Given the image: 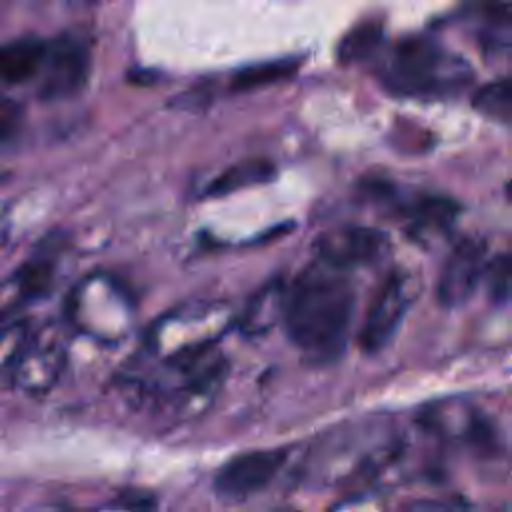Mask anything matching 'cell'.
Here are the masks:
<instances>
[{"mask_svg": "<svg viewBox=\"0 0 512 512\" xmlns=\"http://www.w3.org/2000/svg\"><path fill=\"white\" fill-rule=\"evenodd\" d=\"M354 308L356 294L346 272L316 262L284 288L282 324L308 362L328 364L348 344Z\"/></svg>", "mask_w": 512, "mask_h": 512, "instance_id": "6da1fadb", "label": "cell"}, {"mask_svg": "<svg viewBox=\"0 0 512 512\" xmlns=\"http://www.w3.org/2000/svg\"><path fill=\"white\" fill-rule=\"evenodd\" d=\"M402 450L404 436L392 418L362 416L322 432L310 444L300 476L316 488L372 478L392 466Z\"/></svg>", "mask_w": 512, "mask_h": 512, "instance_id": "7a4b0ae2", "label": "cell"}, {"mask_svg": "<svg viewBox=\"0 0 512 512\" xmlns=\"http://www.w3.org/2000/svg\"><path fill=\"white\" fill-rule=\"evenodd\" d=\"M160 370L162 374L150 380L126 376L124 386L134 390V398L148 400L174 420H192L216 402L228 374V360L214 348L190 360L166 364Z\"/></svg>", "mask_w": 512, "mask_h": 512, "instance_id": "3957f363", "label": "cell"}, {"mask_svg": "<svg viewBox=\"0 0 512 512\" xmlns=\"http://www.w3.org/2000/svg\"><path fill=\"white\" fill-rule=\"evenodd\" d=\"M384 84L410 98H446L460 92L470 80V66L426 38H408L394 46L384 68Z\"/></svg>", "mask_w": 512, "mask_h": 512, "instance_id": "277c9868", "label": "cell"}, {"mask_svg": "<svg viewBox=\"0 0 512 512\" xmlns=\"http://www.w3.org/2000/svg\"><path fill=\"white\" fill-rule=\"evenodd\" d=\"M232 322L230 310L222 304H190L158 318L146 334L144 348L160 366L190 360L218 348Z\"/></svg>", "mask_w": 512, "mask_h": 512, "instance_id": "5b68a950", "label": "cell"}, {"mask_svg": "<svg viewBox=\"0 0 512 512\" xmlns=\"http://www.w3.org/2000/svg\"><path fill=\"white\" fill-rule=\"evenodd\" d=\"M66 312L80 334L102 344L124 340L134 322L128 294L104 276H92L78 284L68 298Z\"/></svg>", "mask_w": 512, "mask_h": 512, "instance_id": "8992f818", "label": "cell"}, {"mask_svg": "<svg viewBox=\"0 0 512 512\" xmlns=\"http://www.w3.org/2000/svg\"><path fill=\"white\" fill-rule=\"evenodd\" d=\"M90 76V44L78 32L50 38L36 80L42 100H68L82 92Z\"/></svg>", "mask_w": 512, "mask_h": 512, "instance_id": "52a82bcc", "label": "cell"}, {"mask_svg": "<svg viewBox=\"0 0 512 512\" xmlns=\"http://www.w3.org/2000/svg\"><path fill=\"white\" fill-rule=\"evenodd\" d=\"M418 424L450 444H464L478 450L496 446L490 420L468 400L446 398L426 404L418 414Z\"/></svg>", "mask_w": 512, "mask_h": 512, "instance_id": "ba28073f", "label": "cell"}, {"mask_svg": "<svg viewBox=\"0 0 512 512\" xmlns=\"http://www.w3.org/2000/svg\"><path fill=\"white\" fill-rule=\"evenodd\" d=\"M288 450L258 448L230 458L214 476V492L226 502H244L262 492L284 468Z\"/></svg>", "mask_w": 512, "mask_h": 512, "instance_id": "9c48e42d", "label": "cell"}, {"mask_svg": "<svg viewBox=\"0 0 512 512\" xmlns=\"http://www.w3.org/2000/svg\"><path fill=\"white\" fill-rule=\"evenodd\" d=\"M412 300L414 292L410 280L402 272H392L382 282L376 296L372 298V304L358 334L360 348L366 354L380 352L392 340Z\"/></svg>", "mask_w": 512, "mask_h": 512, "instance_id": "30bf717a", "label": "cell"}, {"mask_svg": "<svg viewBox=\"0 0 512 512\" xmlns=\"http://www.w3.org/2000/svg\"><path fill=\"white\" fill-rule=\"evenodd\" d=\"M388 252V238L368 226H344L322 234L316 242L318 262L348 272L370 266Z\"/></svg>", "mask_w": 512, "mask_h": 512, "instance_id": "8fae6325", "label": "cell"}, {"mask_svg": "<svg viewBox=\"0 0 512 512\" xmlns=\"http://www.w3.org/2000/svg\"><path fill=\"white\" fill-rule=\"evenodd\" d=\"M486 270V246L478 238L460 240L444 260L438 278V302L458 308L470 300Z\"/></svg>", "mask_w": 512, "mask_h": 512, "instance_id": "7c38bea8", "label": "cell"}, {"mask_svg": "<svg viewBox=\"0 0 512 512\" xmlns=\"http://www.w3.org/2000/svg\"><path fill=\"white\" fill-rule=\"evenodd\" d=\"M66 366V350L56 334L32 336L10 384L26 394H44L56 386Z\"/></svg>", "mask_w": 512, "mask_h": 512, "instance_id": "4fadbf2b", "label": "cell"}, {"mask_svg": "<svg viewBox=\"0 0 512 512\" xmlns=\"http://www.w3.org/2000/svg\"><path fill=\"white\" fill-rule=\"evenodd\" d=\"M54 260L32 256L0 282V320L10 318L20 308L42 298L54 282Z\"/></svg>", "mask_w": 512, "mask_h": 512, "instance_id": "5bb4252c", "label": "cell"}, {"mask_svg": "<svg viewBox=\"0 0 512 512\" xmlns=\"http://www.w3.org/2000/svg\"><path fill=\"white\" fill-rule=\"evenodd\" d=\"M46 38L20 36L0 44V84L20 86L36 82L46 56Z\"/></svg>", "mask_w": 512, "mask_h": 512, "instance_id": "9a60e30c", "label": "cell"}, {"mask_svg": "<svg viewBox=\"0 0 512 512\" xmlns=\"http://www.w3.org/2000/svg\"><path fill=\"white\" fill-rule=\"evenodd\" d=\"M272 178H274V164L270 160L248 158L230 166L222 174H218L206 188V194L212 198H218L254 184L270 182Z\"/></svg>", "mask_w": 512, "mask_h": 512, "instance_id": "2e32d148", "label": "cell"}, {"mask_svg": "<svg viewBox=\"0 0 512 512\" xmlns=\"http://www.w3.org/2000/svg\"><path fill=\"white\" fill-rule=\"evenodd\" d=\"M284 288L270 286L262 290L244 310L240 318V330L246 336H260L268 332L276 322H282Z\"/></svg>", "mask_w": 512, "mask_h": 512, "instance_id": "e0dca14e", "label": "cell"}, {"mask_svg": "<svg viewBox=\"0 0 512 512\" xmlns=\"http://www.w3.org/2000/svg\"><path fill=\"white\" fill-rule=\"evenodd\" d=\"M34 330L28 320H12L0 328V382H8L22 360Z\"/></svg>", "mask_w": 512, "mask_h": 512, "instance_id": "ac0fdd59", "label": "cell"}, {"mask_svg": "<svg viewBox=\"0 0 512 512\" xmlns=\"http://www.w3.org/2000/svg\"><path fill=\"white\" fill-rule=\"evenodd\" d=\"M384 28L380 22H364L348 32L338 46V60L342 64H356L372 58L382 46Z\"/></svg>", "mask_w": 512, "mask_h": 512, "instance_id": "d6986e66", "label": "cell"}, {"mask_svg": "<svg viewBox=\"0 0 512 512\" xmlns=\"http://www.w3.org/2000/svg\"><path fill=\"white\" fill-rule=\"evenodd\" d=\"M474 108L502 124H508L512 118V96H510V84L508 80H498L482 86L472 100Z\"/></svg>", "mask_w": 512, "mask_h": 512, "instance_id": "ffe728a7", "label": "cell"}, {"mask_svg": "<svg viewBox=\"0 0 512 512\" xmlns=\"http://www.w3.org/2000/svg\"><path fill=\"white\" fill-rule=\"evenodd\" d=\"M296 62L292 60H274V62H264L256 64L250 68H244L234 74L232 78V90H252L258 86L274 84L282 78H288L296 72Z\"/></svg>", "mask_w": 512, "mask_h": 512, "instance_id": "44dd1931", "label": "cell"}, {"mask_svg": "<svg viewBox=\"0 0 512 512\" xmlns=\"http://www.w3.org/2000/svg\"><path fill=\"white\" fill-rule=\"evenodd\" d=\"M486 282H488V294L496 304H504L510 294V262L508 256H498L486 270H484Z\"/></svg>", "mask_w": 512, "mask_h": 512, "instance_id": "7402d4cb", "label": "cell"}, {"mask_svg": "<svg viewBox=\"0 0 512 512\" xmlns=\"http://www.w3.org/2000/svg\"><path fill=\"white\" fill-rule=\"evenodd\" d=\"M326 512H388L380 496L372 492H356L334 502Z\"/></svg>", "mask_w": 512, "mask_h": 512, "instance_id": "603a6c76", "label": "cell"}, {"mask_svg": "<svg viewBox=\"0 0 512 512\" xmlns=\"http://www.w3.org/2000/svg\"><path fill=\"white\" fill-rule=\"evenodd\" d=\"M152 510H154V502L146 496H120L88 512H152Z\"/></svg>", "mask_w": 512, "mask_h": 512, "instance_id": "cb8c5ba5", "label": "cell"}, {"mask_svg": "<svg viewBox=\"0 0 512 512\" xmlns=\"http://www.w3.org/2000/svg\"><path fill=\"white\" fill-rule=\"evenodd\" d=\"M18 122H20L18 106L10 98L0 94V140L10 138L18 128Z\"/></svg>", "mask_w": 512, "mask_h": 512, "instance_id": "d4e9b609", "label": "cell"}, {"mask_svg": "<svg viewBox=\"0 0 512 512\" xmlns=\"http://www.w3.org/2000/svg\"><path fill=\"white\" fill-rule=\"evenodd\" d=\"M398 512H452L448 508V504L440 502V500H432V498H414L404 502Z\"/></svg>", "mask_w": 512, "mask_h": 512, "instance_id": "484cf974", "label": "cell"}, {"mask_svg": "<svg viewBox=\"0 0 512 512\" xmlns=\"http://www.w3.org/2000/svg\"><path fill=\"white\" fill-rule=\"evenodd\" d=\"M6 240H8V230L6 228H2L0 226V250L4 248V244H6Z\"/></svg>", "mask_w": 512, "mask_h": 512, "instance_id": "4316f807", "label": "cell"}, {"mask_svg": "<svg viewBox=\"0 0 512 512\" xmlns=\"http://www.w3.org/2000/svg\"><path fill=\"white\" fill-rule=\"evenodd\" d=\"M78 2H98V0H78Z\"/></svg>", "mask_w": 512, "mask_h": 512, "instance_id": "83f0119b", "label": "cell"}, {"mask_svg": "<svg viewBox=\"0 0 512 512\" xmlns=\"http://www.w3.org/2000/svg\"><path fill=\"white\" fill-rule=\"evenodd\" d=\"M502 512H508V508H504V510H502Z\"/></svg>", "mask_w": 512, "mask_h": 512, "instance_id": "f1b7e54d", "label": "cell"}]
</instances>
